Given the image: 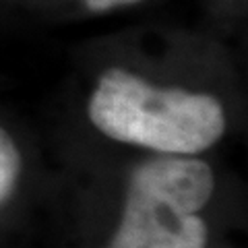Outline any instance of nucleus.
Returning a JSON list of instances; mask_svg holds the SVG:
<instances>
[{
  "mask_svg": "<svg viewBox=\"0 0 248 248\" xmlns=\"http://www.w3.org/2000/svg\"><path fill=\"white\" fill-rule=\"evenodd\" d=\"M89 118L104 135L164 153H199L226 130L215 97L159 89L122 68L102 75L89 102Z\"/></svg>",
  "mask_w": 248,
  "mask_h": 248,
  "instance_id": "1",
  "label": "nucleus"
},
{
  "mask_svg": "<svg viewBox=\"0 0 248 248\" xmlns=\"http://www.w3.org/2000/svg\"><path fill=\"white\" fill-rule=\"evenodd\" d=\"M21 172V155L13 139L0 128V205L13 192Z\"/></svg>",
  "mask_w": 248,
  "mask_h": 248,
  "instance_id": "3",
  "label": "nucleus"
},
{
  "mask_svg": "<svg viewBox=\"0 0 248 248\" xmlns=\"http://www.w3.org/2000/svg\"><path fill=\"white\" fill-rule=\"evenodd\" d=\"M205 161L161 157L130 178L122 223L108 248H205L207 226L197 215L211 199Z\"/></svg>",
  "mask_w": 248,
  "mask_h": 248,
  "instance_id": "2",
  "label": "nucleus"
},
{
  "mask_svg": "<svg viewBox=\"0 0 248 248\" xmlns=\"http://www.w3.org/2000/svg\"><path fill=\"white\" fill-rule=\"evenodd\" d=\"M139 0H87V6L91 11H110L114 6H122V4H133Z\"/></svg>",
  "mask_w": 248,
  "mask_h": 248,
  "instance_id": "4",
  "label": "nucleus"
}]
</instances>
